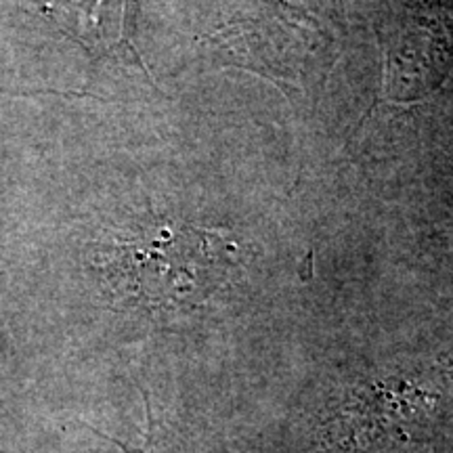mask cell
Returning a JSON list of instances; mask_svg holds the SVG:
<instances>
[{
  "label": "cell",
  "instance_id": "obj_4",
  "mask_svg": "<svg viewBox=\"0 0 453 453\" xmlns=\"http://www.w3.org/2000/svg\"><path fill=\"white\" fill-rule=\"evenodd\" d=\"M99 437H104V439H110V437H105V434H101V433H97ZM111 443H116L118 447H120V449H124V453H166L160 447V443H157V439L154 437V433H150L145 437V443L141 445V447H128L127 443H122V441H113V439H110Z\"/></svg>",
  "mask_w": 453,
  "mask_h": 453
},
{
  "label": "cell",
  "instance_id": "obj_3",
  "mask_svg": "<svg viewBox=\"0 0 453 453\" xmlns=\"http://www.w3.org/2000/svg\"><path fill=\"white\" fill-rule=\"evenodd\" d=\"M134 0H49L50 19L93 55L133 49ZM137 55V53H134Z\"/></svg>",
  "mask_w": 453,
  "mask_h": 453
},
{
  "label": "cell",
  "instance_id": "obj_1",
  "mask_svg": "<svg viewBox=\"0 0 453 453\" xmlns=\"http://www.w3.org/2000/svg\"><path fill=\"white\" fill-rule=\"evenodd\" d=\"M240 248L223 231L162 225L107 246L99 267L122 300L150 311L202 304L226 281Z\"/></svg>",
  "mask_w": 453,
  "mask_h": 453
},
{
  "label": "cell",
  "instance_id": "obj_2",
  "mask_svg": "<svg viewBox=\"0 0 453 453\" xmlns=\"http://www.w3.org/2000/svg\"><path fill=\"white\" fill-rule=\"evenodd\" d=\"M334 47L336 32L321 21L283 30V21L275 15L237 17L219 32V50L237 67L298 90L324 81L336 61Z\"/></svg>",
  "mask_w": 453,
  "mask_h": 453
}]
</instances>
